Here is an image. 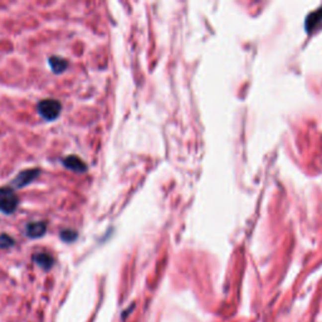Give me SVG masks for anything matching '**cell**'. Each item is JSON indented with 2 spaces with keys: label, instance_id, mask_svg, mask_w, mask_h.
<instances>
[{
  "label": "cell",
  "instance_id": "1",
  "mask_svg": "<svg viewBox=\"0 0 322 322\" xmlns=\"http://www.w3.org/2000/svg\"><path fill=\"white\" fill-rule=\"evenodd\" d=\"M38 112L44 120L47 121H53L61 115V111H62V105L59 101L57 99H42L39 103H38Z\"/></svg>",
  "mask_w": 322,
  "mask_h": 322
},
{
  "label": "cell",
  "instance_id": "3",
  "mask_svg": "<svg viewBox=\"0 0 322 322\" xmlns=\"http://www.w3.org/2000/svg\"><path fill=\"white\" fill-rule=\"evenodd\" d=\"M38 175H39V170L38 169L24 170V171L19 172L18 176L13 180V184L16 188H24V186L29 185Z\"/></svg>",
  "mask_w": 322,
  "mask_h": 322
},
{
  "label": "cell",
  "instance_id": "5",
  "mask_svg": "<svg viewBox=\"0 0 322 322\" xmlns=\"http://www.w3.org/2000/svg\"><path fill=\"white\" fill-rule=\"evenodd\" d=\"M63 165H65L67 169L72 170V171H76V172L87 171V165L84 164L83 161L80 160L78 156H75V155H70L66 159H63Z\"/></svg>",
  "mask_w": 322,
  "mask_h": 322
},
{
  "label": "cell",
  "instance_id": "7",
  "mask_svg": "<svg viewBox=\"0 0 322 322\" xmlns=\"http://www.w3.org/2000/svg\"><path fill=\"white\" fill-rule=\"evenodd\" d=\"M48 62H49V66H51L52 71H53L54 73H57V75L63 73L68 67L67 59L62 58V57L53 56L48 59Z\"/></svg>",
  "mask_w": 322,
  "mask_h": 322
},
{
  "label": "cell",
  "instance_id": "2",
  "mask_svg": "<svg viewBox=\"0 0 322 322\" xmlns=\"http://www.w3.org/2000/svg\"><path fill=\"white\" fill-rule=\"evenodd\" d=\"M19 199L10 188H0V212L11 214L18 208Z\"/></svg>",
  "mask_w": 322,
  "mask_h": 322
},
{
  "label": "cell",
  "instance_id": "6",
  "mask_svg": "<svg viewBox=\"0 0 322 322\" xmlns=\"http://www.w3.org/2000/svg\"><path fill=\"white\" fill-rule=\"evenodd\" d=\"M33 259L44 271H49L54 264L53 257L51 254H48V253H37V254L33 255Z\"/></svg>",
  "mask_w": 322,
  "mask_h": 322
},
{
  "label": "cell",
  "instance_id": "4",
  "mask_svg": "<svg viewBox=\"0 0 322 322\" xmlns=\"http://www.w3.org/2000/svg\"><path fill=\"white\" fill-rule=\"evenodd\" d=\"M47 232L46 222H30L25 227V234L29 238H40L43 237Z\"/></svg>",
  "mask_w": 322,
  "mask_h": 322
},
{
  "label": "cell",
  "instance_id": "9",
  "mask_svg": "<svg viewBox=\"0 0 322 322\" xmlns=\"http://www.w3.org/2000/svg\"><path fill=\"white\" fill-rule=\"evenodd\" d=\"M14 244H15V242H14V239L10 236H8V234H0V248L8 249V248L13 247Z\"/></svg>",
  "mask_w": 322,
  "mask_h": 322
},
{
  "label": "cell",
  "instance_id": "8",
  "mask_svg": "<svg viewBox=\"0 0 322 322\" xmlns=\"http://www.w3.org/2000/svg\"><path fill=\"white\" fill-rule=\"evenodd\" d=\"M78 237L77 232L73 231V229H63L61 232V239L63 242H67V243H72L73 241H76Z\"/></svg>",
  "mask_w": 322,
  "mask_h": 322
}]
</instances>
